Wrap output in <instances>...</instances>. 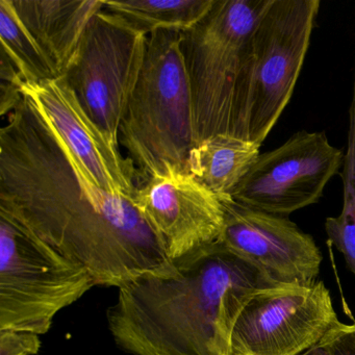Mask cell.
Returning a JSON list of instances; mask_svg holds the SVG:
<instances>
[{
  "label": "cell",
  "instance_id": "277c9868",
  "mask_svg": "<svg viewBox=\"0 0 355 355\" xmlns=\"http://www.w3.org/2000/svg\"><path fill=\"white\" fill-rule=\"evenodd\" d=\"M319 0H272L252 35L234 101L232 136L263 144L290 103Z\"/></svg>",
  "mask_w": 355,
  "mask_h": 355
},
{
  "label": "cell",
  "instance_id": "9a60e30c",
  "mask_svg": "<svg viewBox=\"0 0 355 355\" xmlns=\"http://www.w3.org/2000/svg\"><path fill=\"white\" fill-rule=\"evenodd\" d=\"M215 0H138L103 1V9L149 35L157 31L186 32L213 8Z\"/></svg>",
  "mask_w": 355,
  "mask_h": 355
},
{
  "label": "cell",
  "instance_id": "6da1fadb",
  "mask_svg": "<svg viewBox=\"0 0 355 355\" xmlns=\"http://www.w3.org/2000/svg\"><path fill=\"white\" fill-rule=\"evenodd\" d=\"M0 216L84 268L96 286L120 288L173 261L132 199L101 188L24 97L0 130Z\"/></svg>",
  "mask_w": 355,
  "mask_h": 355
},
{
  "label": "cell",
  "instance_id": "5bb4252c",
  "mask_svg": "<svg viewBox=\"0 0 355 355\" xmlns=\"http://www.w3.org/2000/svg\"><path fill=\"white\" fill-rule=\"evenodd\" d=\"M261 145L232 135H217L195 145L187 170L221 200L232 198L259 157Z\"/></svg>",
  "mask_w": 355,
  "mask_h": 355
},
{
  "label": "cell",
  "instance_id": "e0dca14e",
  "mask_svg": "<svg viewBox=\"0 0 355 355\" xmlns=\"http://www.w3.org/2000/svg\"><path fill=\"white\" fill-rule=\"evenodd\" d=\"M344 184L342 213L326 219L325 230L330 243L342 253L355 275V101L349 109L347 153L342 173Z\"/></svg>",
  "mask_w": 355,
  "mask_h": 355
},
{
  "label": "cell",
  "instance_id": "ffe728a7",
  "mask_svg": "<svg viewBox=\"0 0 355 355\" xmlns=\"http://www.w3.org/2000/svg\"><path fill=\"white\" fill-rule=\"evenodd\" d=\"M42 342L40 336L26 330H0V355H35Z\"/></svg>",
  "mask_w": 355,
  "mask_h": 355
},
{
  "label": "cell",
  "instance_id": "9c48e42d",
  "mask_svg": "<svg viewBox=\"0 0 355 355\" xmlns=\"http://www.w3.org/2000/svg\"><path fill=\"white\" fill-rule=\"evenodd\" d=\"M343 161V151L330 144L325 132L302 130L278 148L259 155L232 199L286 217L318 202Z\"/></svg>",
  "mask_w": 355,
  "mask_h": 355
},
{
  "label": "cell",
  "instance_id": "d6986e66",
  "mask_svg": "<svg viewBox=\"0 0 355 355\" xmlns=\"http://www.w3.org/2000/svg\"><path fill=\"white\" fill-rule=\"evenodd\" d=\"M0 115H9L22 101L20 83L24 78L5 53L1 51L0 64Z\"/></svg>",
  "mask_w": 355,
  "mask_h": 355
},
{
  "label": "cell",
  "instance_id": "30bf717a",
  "mask_svg": "<svg viewBox=\"0 0 355 355\" xmlns=\"http://www.w3.org/2000/svg\"><path fill=\"white\" fill-rule=\"evenodd\" d=\"M225 220L218 242L257 268L274 286L317 282L322 257L313 236L286 216L221 200Z\"/></svg>",
  "mask_w": 355,
  "mask_h": 355
},
{
  "label": "cell",
  "instance_id": "5b68a950",
  "mask_svg": "<svg viewBox=\"0 0 355 355\" xmlns=\"http://www.w3.org/2000/svg\"><path fill=\"white\" fill-rule=\"evenodd\" d=\"M272 0H215L211 11L182 33V53L194 111L196 144L232 135L239 80L253 32Z\"/></svg>",
  "mask_w": 355,
  "mask_h": 355
},
{
  "label": "cell",
  "instance_id": "7c38bea8",
  "mask_svg": "<svg viewBox=\"0 0 355 355\" xmlns=\"http://www.w3.org/2000/svg\"><path fill=\"white\" fill-rule=\"evenodd\" d=\"M172 261L219 241L221 199L186 170L172 169L138 184L132 198Z\"/></svg>",
  "mask_w": 355,
  "mask_h": 355
},
{
  "label": "cell",
  "instance_id": "8fae6325",
  "mask_svg": "<svg viewBox=\"0 0 355 355\" xmlns=\"http://www.w3.org/2000/svg\"><path fill=\"white\" fill-rule=\"evenodd\" d=\"M20 92L101 188L132 198L139 182L134 164L89 118L64 76L39 83L22 80Z\"/></svg>",
  "mask_w": 355,
  "mask_h": 355
},
{
  "label": "cell",
  "instance_id": "7a4b0ae2",
  "mask_svg": "<svg viewBox=\"0 0 355 355\" xmlns=\"http://www.w3.org/2000/svg\"><path fill=\"white\" fill-rule=\"evenodd\" d=\"M270 286L255 266L216 242L120 288L107 324L132 355H230L241 311Z\"/></svg>",
  "mask_w": 355,
  "mask_h": 355
},
{
  "label": "cell",
  "instance_id": "4fadbf2b",
  "mask_svg": "<svg viewBox=\"0 0 355 355\" xmlns=\"http://www.w3.org/2000/svg\"><path fill=\"white\" fill-rule=\"evenodd\" d=\"M20 21L59 76L76 57L89 22L103 9L98 0H12Z\"/></svg>",
  "mask_w": 355,
  "mask_h": 355
},
{
  "label": "cell",
  "instance_id": "ac0fdd59",
  "mask_svg": "<svg viewBox=\"0 0 355 355\" xmlns=\"http://www.w3.org/2000/svg\"><path fill=\"white\" fill-rule=\"evenodd\" d=\"M303 355H355V323L338 321L319 344Z\"/></svg>",
  "mask_w": 355,
  "mask_h": 355
},
{
  "label": "cell",
  "instance_id": "3957f363",
  "mask_svg": "<svg viewBox=\"0 0 355 355\" xmlns=\"http://www.w3.org/2000/svg\"><path fill=\"white\" fill-rule=\"evenodd\" d=\"M182 32L157 31L147 39L138 84L119 128V144L138 184L172 169L187 170L196 145L194 111L182 53Z\"/></svg>",
  "mask_w": 355,
  "mask_h": 355
},
{
  "label": "cell",
  "instance_id": "2e32d148",
  "mask_svg": "<svg viewBox=\"0 0 355 355\" xmlns=\"http://www.w3.org/2000/svg\"><path fill=\"white\" fill-rule=\"evenodd\" d=\"M1 51L11 60L26 82L60 78L49 58L20 21L12 0L0 1Z\"/></svg>",
  "mask_w": 355,
  "mask_h": 355
},
{
  "label": "cell",
  "instance_id": "52a82bcc",
  "mask_svg": "<svg viewBox=\"0 0 355 355\" xmlns=\"http://www.w3.org/2000/svg\"><path fill=\"white\" fill-rule=\"evenodd\" d=\"M148 36L105 9L85 30L64 73L83 109L119 145V128L140 78Z\"/></svg>",
  "mask_w": 355,
  "mask_h": 355
},
{
  "label": "cell",
  "instance_id": "ba28073f",
  "mask_svg": "<svg viewBox=\"0 0 355 355\" xmlns=\"http://www.w3.org/2000/svg\"><path fill=\"white\" fill-rule=\"evenodd\" d=\"M338 322L323 282L263 288L241 311L230 355H303Z\"/></svg>",
  "mask_w": 355,
  "mask_h": 355
},
{
  "label": "cell",
  "instance_id": "8992f818",
  "mask_svg": "<svg viewBox=\"0 0 355 355\" xmlns=\"http://www.w3.org/2000/svg\"><path fill=\"white\" fill-rule=\"evenodd\" d=\"M95 286L84 268L0 216V330L47 334L58 313Z\"/></svg>",
  "mask_w": 355,
  "mask_h": 355
}]
</instances>
